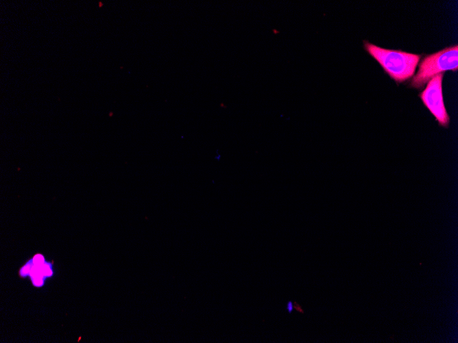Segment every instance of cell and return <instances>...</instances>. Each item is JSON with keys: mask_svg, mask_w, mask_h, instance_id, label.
<instances>
[{"mask_svg": "<svg viewBox=\"0 0 458 343\" xmlns=\"http://www.w3.org/2000/svg\"><path fill=\"white\" fill-rule=\"evenodd\" d=\"M365 51L373 57L384 71L397 83L405 81L414 75L421 55L399 50L387 49L363 40Z\"/></svg>", "mask_w": 458, "mask_h": 343, "instance_id": "1", "label": "cell"}, {"mask_svg": "<svg viewBox=\"0 0 458 343\" xmlns=\"http://www.w3.org/2000/svg\"><path fill=\"white\" fill-rule=\"evenodd\" d=\"M458 68V46L446 47L438 52L428 55L420 62L418 71L413 77L410 86L420 89L433 76L446 71Z\"/></svg>", "mask_w": 458, "mask_h": 343, "instance_id": "2", "label": "cell"}, {"mask_svg": "<svg viewBox=\"0 0 458 343\" xmlns=\"http://www.w3.org/2000/svg\"><path fill=\"white\" fill-rule=\"evenodd\" d=\"M444 73L433 76L418 96L424 105L435 117L439 125L447 128L450 123V116L444 103L442 80Z\"/></svg>", "mask_w": 458, "mask_h": 343, "instance_id": "3", "label": "cell"}, {"mask_svg": "<svg viewBox=\"0 0 458 343\" xmlns=\"http://www.w3.org/2000/svg\"><path fill=\"white\" fill-rule=\"evenodd\" d=\"M293 308H294V309H296V310L298 312H299V313H301V314H304V309H302L301 305H300L299 303H296V301H295V302H293Z\"/></svg>", "mask_w": 458, "mask_h": 343, "instance_id": "4", "label": "cell"}, {"mask_svg": "<svg viewBox=\"0 0 458 343\" xmlns=\"http://www.w3.org/2000/svg\"><path fill=\"white\" fill-rule=\"evenodd\" d=\"M286 309L289 314L293 312L294 308H293V303L292 301L287 302L286 305Z\"/></svg>", "mask_w": 458, "mask_h": 343, "instance_id": "5", "label": "cell"}]
</instances>
